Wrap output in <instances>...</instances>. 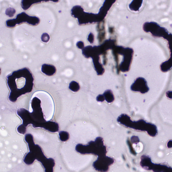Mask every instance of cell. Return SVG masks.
<instances>
[{
  "label": "cell",
  "mask_w": 172,
  "mask_h": 172,
  "mask_svg": "<svg viewBox=\"0 0 172 172\" xmlns=\"http://www.w3.org/2000/svg\"><path fill=\"white\" fill-rule=\"evenodd\" d=\"M39 21L40 20L36 16H29L23 12L18 14L16 19L8 20L6 22V25L9 27H13L16 24L22 23L23 22H26L33 25H36L39 23Z\"/></svg>",
  "instance_id": "277c9868"
},
{
  "label": "cell",
  "mask_w": 172,
  "mask_h": 172,
  "mask_svg": "<svg viewBox=\"0 0 172 172\" xmlns=\"http://www.w3.org/2000/svg\"><path fill=\"white\" fill-rule=\"evenodd\" d=\"M69 88L70 90L74 92H76L79 90L80 86L77 82L73 81L69 84Z\"/></svg>",
  "instance_id": "52a82bcc"
},
{
  "label": "cell",
  "mask_w": 172,
  "mask_h": 172,
  "mask_svg": "<svg viewBox=\"0 0 172 172\" xmlns=\"http://www.w3.org/2000/svg\"><path fill=\"white\" fill-rule=\"evenodd\" d=\"M50 37L48 34L45 33L42 35L41 37V40L44 42H48L49 41Z\"/></svg>",
  "instance_id": "9c48e42d"
},
{
  "label": "cell",
  "mask_w": 172,
  "mask_h": 172,
  "mask_svg": "<svg viewBox=\"0 0 172 172\" xmlns=\"http://www.w3.org/2000/svg\"><path fill=\"white\" fill-rule=\"evenodd\" d=\"M40 99L34 97L32 101L33 112L30 113L26 109L21 108L17 111V114L23 120V123L19 126L17 130L19 133L25 134L26 127L29 124H32L34 128H42L52 132L59 131L58 124L55 122L47 121L44 119L41 106Z\"/></svg>",
  "instance_id": "6da1fadb"
},
{
  "label": "cell",
  "mask_w": 172,
  "mask_h": 172,
  "mask_svg": "<svg viewBox=\"0 0 172 172\" xmlns=\"http://www.w3.org/2000/svg\"><path fill=\"white\" fill-rule=\"evenodd\" d=\"M77 46L79 48L82 49V47L84 46L83 43L80 41V42L77 43Z\"/></svg>",
  "instance_id": "8fae6325"
},
{
  "label": "cell",
  "mask_w": 172,
  "mask_h": 172,
  "mask_svg": "<svg viewBox=\"0 0 172 172\" xmlns=\"http://www.w3.org/2000/svg\"><path fill=\"white\" fill-rule=\"evenodd\" d=\"M41 70L42 73L49 76L53 75L56 72V69L54 66L47 64H43Z\"/></svg>",
  "instance_id": "5b68a950"
},
{
  "label": "cell",
  "mask_w": 172,
  "mask_h": 172,
  "mask_svg": "<svg viewBox=\"0 0 172 172\" xmlns=\"http://www.w3.org/2000/svg\"><path fill=\"white\" fill-rule=\"evenodd\" d=\"M25 140L28 144L29 152L25 157L24 162L27 164L30 165L34 163L35 160H37L42 164L45 172H53L55 165L54 160L52 158H47L40 147L38 145L35 144L32 134H26Z\"/></svg>",
  "instance_id": "3957f363"
},
{
  "label": "cell",
  "mask_w": 172,
  "mask_h": 172,
  "mask_svg": "<svg viewBox=\"0 0 172 172\" xmlns=\"http://www.w3.org/2000/svg\"><path fill=\"white\" fill-rule=\"evenodd\" d=\"M97 100L99 101H103L104 100V98H103V97L102 95H99L97 98Z\"/></svg>",
  "instance_id": "7c38bea8"
},
{
  "label": "cell",
  "mask_w": 172,
  "mask_h": 172,
  "mask_svg": "<svg viewBox=\"0 0 172 172\" xmlns=\"http://www.w3.org/2000/svg\"><path fill=\"white\" fill-rule=\"evenodd\" d=\"M16 11L12 8H9L6 10L5 13L7 15L9 16L10 17V14L11 13L12 16H13L14 14L15 13Z\"/></svg>",
  "instance_id": "30bf717a"
},
{
  "label": "cell",
  "mask_w": 172,
  "mask_h": 172,
  "mask_svg": "<svg viewBox=\"0 0 172 172\" xmlns=\"http://www.w3.org/2000/svg\"><path fill=\"white\" fill-rule=\"evenodd\" d=\"M59 136L60 140L62 142H65L69 139V135L68 132L65 131H61L59 132Z\"/></svg>",
  "instance_id": "8992f818"
},
{
  "label": "cell",
  "mask_w": 172,
  "mask_h": 172,
  "mask_svg": "<svg viewBox=\"0 0 172 172\" xmlns=\"http://www.w3.org/2000/svg\"><path fill=\"white\" fill-rule=\"evenodd\" d=\"M34 80L30 70L26 68L14 71L8 76L7 83L10 90L9 100L15 102L19 97L32 92Z\"/></svg>",
  "instance_id": "7a4b0ae2"
},
{
  "label": "cell",
  "mask_w": 172,
  "mask_h": 172,
  "mask_svg": "<svg viewBox=\"0 0 172 172\" xmlns=\"http://www.w3.org/2000/svg\"><path fill=\"white\" fill-rule=\"evenodd\" d=\"M106 100L108 102L111 103L114 100V97L110 91H106L104 93Z\"/></svg>",
  "instance_id": "ba28073f"
},
{
  "label": "cell",
  "mask_w": 172,
  "mask_h": 172,
  "mask_svg": "<svg viewBox=\"0 0 172 172\" xmlns=\"http://www.w3.org/2000/svg\"><path fill=\"white\" fill-rule=\"evenodd\" d=\"M89 37H90V39H93V36L92 35V34H90V36H89ZM93 39H90V42L91 43L92 42H91V41H93Z\"/></svg>",
  "instance_id": "4fadbf2b"
}]
</instances>
